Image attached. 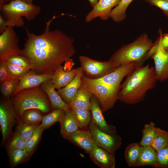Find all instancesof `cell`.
Listing matches in <instances>:
<instances>
[{"instance_id": "cell-1", "label": "cell", "mask_w": 168, "mask_h": 168, "mask_svg": "<svg viewBox=\"0 0 168 168\" xmlns=\"http://www.w3.org/2000/svg\"><path fill=\"white\" fill-rule=\"evenodd\" d=\"M54 16L46 22L44 31L37 35L26 28V38L22 50L38 74H53L64 62L75 54L73 38L62 31L50 30V25L55 18Z\"/></svg>"}, {"instance_id": "cell-2", "label": "cell", "mask_w": 168, "mask_h": 168, "mask_svg": "<svg viewBox=\"0 0 168 168\" xmlns=\"http://www.w3.org/2000/svg\"><path fill=\"white\" fill-rule=\"evenodd\" d=\"M157 80L154 67L149 64L138 66L121 84L118 100L127 104L138 103L144 100L148 91L155 87Z\"/></svg>"}, {"instance_id": "cell-3", "label": "cell", "mask_w": 168, "mask_h": 168, "mask_svg": "<svg viewBox=\"0 0 168 168\" xmlns=\"http://www.w3.org/2000/svg\"><path fill=\"white\" fill-rule=\"evenodd\" d=\"M154 44L147 34L143 33L132 43L116 50L109 60L115 68L133 62L143 63L145 56Z\"/></svg>"}, {"instance_id": "cell-4", "label": "cell", "mask_w": 168, "mask_h": 168, "mask_svg": "<svg viewBox=\"0 0 168 168\" xmlns=\"http://www.w3.org/2000/svg\"><path fill=\"white\" fill-rule=\"evenodd\" d=\"M13 96L11 100L19 119L25 111L30 109H38L44 113L51 111L46 94L38 87L24 90Z\"/></svg>"}, {"instance_id": "cell-5", "label": "cell", "mask_w": 168, "mask_h": 168, "mask_svg": "<svg viewBox=\"0 0 168 168\" xmlns=\"http://www.w3.org/2000/svg\"><path fill=\"white\" fill-rule=\"evenodd\" d=\"M0 15L6 21L7 26L13 27L23 26L25 22L22 17L30 21L40 11L39 6L20 0H12L0 7Z\"/></svg>"}, {"instance_id": "cell-6", "label": "cell", "mask_w": 168, "mask_h": 168, "mask_svg": "<svg viewBox=\"0 0 168 168\" xmlns=\"http://www.w3.org/2000/svg\"><path fill=\"white\" fill-rule=\"evenodd\" d=\"M81 86L96 96L103 112L113 108L118 100L120 86H108L84 75L82 77Z\"/></svg>"}, {"instance_id": "cell-7", "label": "cell", "mask_w": 168, "mask_h": 168, "mask_svg": "<svg viewBox=\"0 0 168 168\" xmlns=\"http://www.w3.org/2000/svg\"><path fill=\"white\" fill-rule=\"evenodd\" d=\"M19 120L11 100H2L0 104V126L2 145L9 139L14 124Z\"/></svg>"}, {"instance_id": "cell-8", "label": "cell", "mask_w": 168, "mask_h": 168, "mask_svg": "<svg viewBox=\"0 0 168 168\" xmlns=\"http://www.w3.org/2000/svg\"><path fill=\"white\" fill-rule=\"evenodd\" d=\"M88 127L96 144L114 154L121 144L120 137L117 133L111 134L102 131L92 121Z\"/></svg>"}, {"instance_id": "cell-9", "label": "cell", "mask_w": 168, "mask_h": 168, "mask_svg": "<svg viewBox=\"0 0 168 168\" xmlns=\"http://www.w3.org/2000/svg\"><path fill=\"white\" fill-rule=\"evenodd\" d=\"M80 68L88 77L97 79L113 71L116 68L109 60L99 61L85 56L79 57Z\"/></svg>"}, {"instance_id": "cell-10", "label": "cell", "mask_w": 168, "mask_h": 168, "mask_svg": "<svg viewBox=\"0 0 168 168\" xmlns=\"http://www.w3.org/2000/svg\"><path fill=\"white\" fill-rule=\"evenodd\" d=\"M13 28L8 26L0 34V61L6 60L16 55L22 54V50L19 46V39Z\"/></svg>"}, {"instance_id": "cell-11", "label": "cell", "mask_w": 168, "mask_h": 168, "mask_svg": "<svg viewBox=\"0 0 168 168\" xmlns=\"http://www.w3.org/2000/svg\"><path fill=\"white\" fill-rule=\"evenodd\" d=\"M140 62H133L116 68L113 71L99 78L95 79L102 83L112 87H120L124 77L137 66L142 65Z\"/></svg>"}, {"instance_id": "cell-12", "label": "cell", "mask_w": 168, "mask_h": 168, "mask_svg": "<svg viewBox=\"0 0 168 168\" xmlns=\"http://www.w3.org/2000/svg\"><path fill=\"white\" fill-rule=\"evenodd\" d=\"M158 38V48L151 58L154 60L157 80L163 82L168 80V50L163 47L160 35Z\"/></svg>"}, {"instance_id": "cell-13", "label": "cell", "mask_w": 168, "mask_h": 168, "mask_svg": "<svg viewBox=\"0 0 168 168\" xmlns=\"http://www.w3.org/2000/svg\"><path fill=\"white\" fill-rule=\"evenodd\" d=\"M121 0H98L95 6L85 17L86 21L89 22L96 18L106 20L110 18L112 9Z\"/></svg>"}, {"instance_id": "cell-14", "label": "cell", "mask_w": 168, "mask_h": 168, "mask_svg": "<svg viewBox=\"0 0 168 168\" xmlns=\"http://www.w3.org/2000/svg\"><path fill=\"white\" fill-rule=\"evenodd\" d=\"M53 74H38L31 70L19 80L12 96L24 90L38 87L44 82L51 79Z\"/></svg>"}, {"instance_id": "cell-15", "label": "cell", "mask_w": 168, "mask_h": 168, "mask_svg": "<svg viewBox=\"0 0 168 168\" xmlns=\"http://www.w3.org/2000/svg\"><path fill=\"white\" fill-rule=\"evenodd\" d=\"M91 121L102 131L111 134L117 133L115 127L107 123L99 103L93 95L91 98Z\"/></svg>"}, {"instance_id": "cell-16", "label": "cell", "mask_w": 168, "mask_h": 168, "mask_svg": "<svg viewBox=\"0 0 168 168\" xmlns=\"http://www.w3.org/2000/svg\"><path fill=\"white\" fill-rule=\"evenodd\" d=\"M91 160L101 168H114V154L97 145L89 153Z\"/></svg>"}, {"instance_id": "cell-17", "label": "cell", "mask_w": 168, "mask_h": 168, "mask_svg": "<svg viewBox=\"0 0 168 168\" xmlns=\"http://www.w3.org/2000/svg\"><path fill=\"white\" fill-rule=\"evenodd\" d=\"M66 140L82 148L88 154L97 145L89 129H79L69 135Z\"/></svg>"}, {"instance_id": "cell-18", "label": "cell", "mask_w": 168, "mask_h": 168, "mask_svg": "<svg viewBox=\"0 0 168 168\" xmlns=\"http://www.w3.org/2000/svg\"><path fill=\"white\" fill-rule=\"evenodd\" d=\"M40 85L41 88L46 94L49 100L52 109H60L65 112L71 111L68 104L63 100L56 91L51 79L44 82Z\"/></svg>"}, {"instance_id": "cell-19", "label": "cell", "mask_w": 168, "mask_h": 168, "mask_svg": "<svg viewBox=\"0 0 168 168\" xmlns=\"http://www.w3.org/2000/svg\"><path fill=\"white\" fill-rule=\"evenodd\" d=\"M72 81L65 87L58 89L57 92L63 100L68 104L81 86L82 77L84 74L80 67Z\"/></svg>"}, {"instance_id": "cell-20", "label": "cell", "mask_w": 168, "mask_h": 168, "mask_svg": "<svg viewBox=\"0 0 168 168\" xmlns=\"http://www.w3.org/2000/svg\"><path fill=\"white\" fill-rule=\"evenodd\" d=\"M78 68L67 71L62 65L53 74L51 82L56 89L62 88L70 82L76 76Z\"/></svg>"}, {"instance_id": "cell-21", "label": "cell", "mask_w": 168, "mask_h": 168, "mask_svg": "<svg viewBox=\"0 0 168 168\" xmlns=\"http://www.w3.org/2000/svg\"><path fill=\"white\" fill-rule=\"evenodd\" d=\"M92 94L81 86L77 93L68 104L71 108H78L90 110L91 99Z\"/></svg>"}, {"instance_id": "cell-22", "label": "cell", "mask_w": 168, "mask_h": 168, "mask_svg": "<svg viewBox=\"0 0 168 168\" xmlns=\"http://www.w3.org/2000/svg\"><path fill=\"white\" fill-rule=\"evenodd\" d=\"M156 152L151 146L142 147L135 167L150 166L156 168Z\"/></svg>"}, {"instance_id": "cell-23", "label": "cell", "mask_w": 168, "mask_h": 168, "mask_svg": "<svg viewBox=\"0 0 168 168\" xmlns=\"http://www.w3.org/2000/svg\"><path fill=\"white\" fill-rule=\"evenodd\" d=\"M59 123L61 135L65 139L79 128L71 111L65 112Z\"/></svg>"}, {"instance_id": "cell-24", "label": "cell", "mask_w": 168, "mask_h": 168, "mask_svg": "<svg viewBox=\"0 0 168 168\" xmlns=\"http://www.w3.org/2000/svg\"><path fill=\"white\" fill-rule=\"evenodd\" d=\"M7 151L9 163L12 167H15L20 164L26 162L31 156L26 149H15Z\"/></svg>"}, {"instance_id": "cell-25", "label": "cell", "mask_w": 168, "mask_h": 168, "mask_svg": "<svg viewBox=\"0 0 168 168\" xmlns=\"http://www.w3.org/2000/svg\"><path fill=\"white\" fill-rule=\"evenodd\" d=\"M141 147L139 143H133L126 147L124 157L126 163L129 167H135Z\"/></svg>"}, {"instance_id": "cell-26", "label": "cell", "mask_w": 168, "mask_h": 168, "mask_svg": "<svg viewBox=\"0 0 168 168\" xmlns=\"http://www.w3.org/2000/svg\"><path fill=\"white\" fill-rule=\"evenodd\" d=\"M65 112L60 109H53L48 114L43 115L40 126L45 129L50 128L55 123L59 122Z\"/></svg>"}, {"instance_id": "cell-27", "label": "cell", "mask_w": 168, "mask_h": 168, "mask_svg": "<svg viewBox=\"0 0 168 168\" xmlns=\"http://www.w3.org/2000/svg\"><path fill=\"white\" fill-rule=\"evenodd\" d=\"M133 0H121L119 4L112 10L110 18L116 22H120L125 18L127 9Z\"/></svg>"}, {"instance_id": "cell-28", "label": "cell", "mask_w": 168, "mask_h": 168, "mask_svg": "<svg viewBox=\"0 0 168 168\" xmlns=\"http://www.w3.org/2000/svg\"><path fill=\"white\" fill-rule=\"evenodd\" d=\"M71 112L73 114L80 128L88 127L91 121V113L90 110L72 108Z\"/></svg>"}, {"instance_id": "cell-29", "label": "cell", "mask_w": 168, "mask_h": 168, "mask_svg": "<svg viewBox=\"0 0 168 168\" xmlns=\"http://www.w3.org/2000/svg\"><path fill=\"white\" fill-rule=\"evenodd\" d=\"M168 144V132L156 127L154 136L150 146L156 152Z\"/></svg>"}, {"instance_id": "cell-30", "label": "cell", "mask_w": 168, "mask_h": 168, "mask_svg": "<svg viewBox=\"0 0 168 168\" xmlns=\"http://www.w3.org/2000/svg\"><path fill=\"white\" fill-rule=\"evenodd\" d=\"M42 113L40 110L37 109L27 110L23 113L19 121L29 124H40L43 117Z\"/></svg>"}, {"instance_id": "cell-31", "label": "cell", "mask_w": 168, "mask_h": 168, "mask_svg": "<svg viewBox=\"0 0 168 168\" xmlns=\"http://www.w3.org/2000/svg\"><path fill=\"white\" fill-rule=\"evenodd\" d=\"M44 130L40 124L34 133L25 140L26 149L30 155H32L37 147Z\"/></svg>"}, {"instance_id": "cell-32", "label": "cell", "mask_w": 168, "mask_h": 168, "mask_svg": "<svg viewBox=\"0 0 168 168\" xmlns=\"http://www.w3.org/2000/svg\"><path fill=\"white\" fill-rule=\"evenodd\" d=\"M156 126L152 122L145 124L142 130V138L139 142L142 147L149 146L153 138Z\"/></svg>"}, {"instance_id": "cell-33", "label": "cell", "mask_w": 168, "mask_h": 168, "mask_svg": "<svg viewBox=\"0 0 168 168\" xmlns=\"http://www.w3.org/2000/svg\"><path fill=\"white\" fill-rule=\"evenodd\" d=\"M40 124H29L21 122L19 120L17 122L16 130L21 137L26 140L34 133Z\"/></svg>"}, {"instance_id": "cell-34", "label": "cell", "mask_w": 168, "mask_h": 168, "mask_svg": "<svg viewBox=\"0 0 168 168\" xmlns=\"http://www.w3.org/2000/svg\"><path fill=\"white\" fill-rule=\"evenodd\" d=\"M19 79L12 78L1 83V91L3 96L7 99L13 94L17 86Z\"/></svg>"}, {"instance_id": "cell-35", "label": "cell", "mask_w": 168, "mask_h": 168, "mask_svg": "<svg viewBox=\"0 0 168 168\" xmlns=\"http://www.w3.org/2000/svg\"><path fill=\"white\" fill-rule=\"evenodd\" d=\"M15 149H26L25 140L16 130L6 146L7 150Z\"/></svg>"}, {"instance_id": "cell-36", "label": "cell", "mask_w": 168, "mask_h": 168, "mask_svg": "<svg viewBox=\"0 0 168 168\" xmlns=\"http://www.w3.org/2000/svg\"><path fill=\"white\" fill-rule=\"evenodd\" d=\"M14 65L25 68L30 70L33 69V66L29 59L22 54L16 55L11 57L6 60Z\"/></svg>"}, {"instance_id": "cell-37", "label": "cell", "mask_w": 168, "mask_h": 168, "mask_svg": "<svg viewBox=\"0 0 168 168\" xmlns=\"http://www.w3.org/2000/svg\"><path fill=\"white\" fill-rule=\"evenodd\" d=\"M6 62L9 72L11 76L13 78L20 80L31 70L14 65L6 61Z\"/></svg>"}, {"instance_id": "cell-38", "label": "cell", "mask_w": 168, "mask_h": 168, "mask_svg": "<svg viewBox=\"0 0 168 168\" xmlns=\"http://www.w3.org/2000/svg\"><path fill=\"white\" fill-rule=\"evenodd\" d=\"M156 168H168V144L156 152Z\"/></svg>"}, {"instance_id": "cell-39", "label": "cell", "mask_w": 168, "mask_h": 168, "mask_svg": "<svg viewBox=\"0 0 168 168\" xmlns=\"http://www.w3.org/2000/svg\"><path fill=\"white\" fill-rule=\"evenodd\" d=\"M152 5L160 9L168 18V0H144Z\"/></svg>"}, {"instance_id": "cell-40", "label": "cell", "mask_w": 168, "mask_h": 168, "mask_svg": "<svg viewBox=\"0 0 168 168\" xmlns=\"http://www.w3.org/2000/svg\"><path fill=\"white\" fill-rule=\"evenodd\" d=\"M12 78H14L12 77L11 76L9 72L6 61H0V81L1 83Z\"/></svg>"}, {"instance_id": "cell-41", "label": "cell", "mask_w": 168, "mask_h": 168, "mask_svg": "<svg viewBox=\"0 0 168 168\" xmlns=\"http://www.w3.org/2000/svg\"><path fill=\"white\" fill-rule=\"evenodd\" d=\"M159 32L163 47L165 50H168V33L163 34L161 29H159Z\"/></svg>"}, {"instance_id": "cell-42", "label": "cell", "mask_w": 168, "mask_h": 168, "mask_svg": "<svg viewBox=\"0 0 168 168\" xmlns=\"http://www.w3.org/2000/svg\"><path fill=\"white\" fill-rule=\"evenodd\" d=\"M6 22L2 16H0V33H2L7 28Z\"/></svg>"}, {"instance_id": "cell-43", "label": "cell", "mask_w": 168, "mask_h": 168, "mask_svg": "<svg viewBox=\"0 0 168 168\" xmlns=\"http://www.w3.org/2000/svg\"><path fill=\"white\" fill-rule=\"evenodd\" d=\"M98 0H88L92 8L96 4Z\"/></svg>"}, {"instance_id": "cell-44", "label": "cell", "mask_w": 168, "mask_h": 168, "mask_svg": "<svg viewBox=\"0 0 168 168\" xmlns=\"http://www.w3.org/2000/svg\"><path fill=\"white\" fill-rule=\"evenodd\" d=\"M12 0H0V7L4 4H7Z\"/></svg>"}, {"instance_id": "cell-45", "label": "cell", "mask_w": 168, "mask_h": 168, "mask_svg": "<svg viewBox=\"0 0 168 168\" xmlns=\"http://www.w3.org/2000/svg\"><path fill=\"white\" fill-rule=\"evenodd\" d=\"M21 1L24 2L28 3H32L33 0H20Z\"/></svg>"}]
</instances>
